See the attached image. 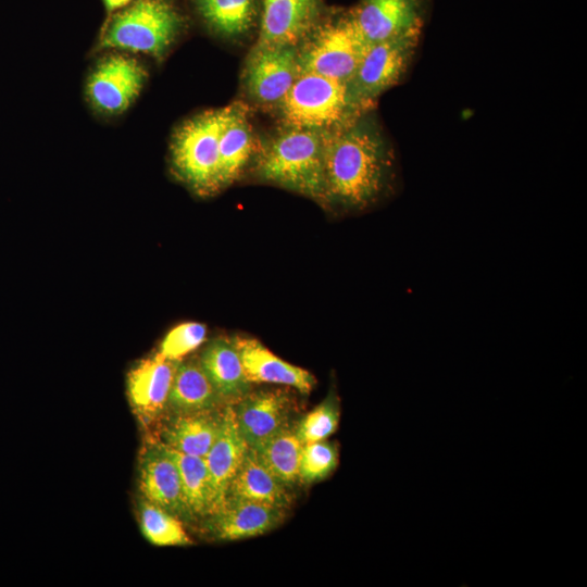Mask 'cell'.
<instances>
[{"mask_svg": "<svg viewBox=\"0 0 587 587\" xmlns=\"http://www.w3.org/2000/svg\"><path fill=\"white\" fill-rule=\"evenodd\" d=\"M325 204L364 211L392 190L395 154L373 109L328 132L324 149Z\"/></svg>", "mask_w": 587, "mask_h": 587, "instance_id": "6da1fadb", "label": "cell"}, {"mask_svg": "<svg viewBox=\"0 0 587 587\" xmlns=\"http://www.w3.org/2000/svg\"><path fill=\"white\" fill-rule=\"evenodd\" d=\"M328 132L287 126L255 160V174L265 182L325 204L324 149Z\"/></svg>", "mask_w": 587, "mask_h": 587, "instance_id": "7a4b0ae2", "label": "cell"}, {"mask_svg": "<svg viewBox=\"0 0 587 587\" xmlns=\"http://www.w3.org/2000/svg\"><path fill=\"white\" fill-rule=\"evenodd\" d=\"M224 108L203 111L183 122L171 141L174 172L200 196L222 189L218 175V138Z\"/></svg>", "mask_w": 587, "mask_h": 587, "instance_id": "3957f363", "label": "cell"}, {"mask_svg": "<svg viewBox=\"0 0 587 587\" xmlns=\"http://www.w3.org/2000/svg\"><path fill=\"white\" fill-rule=\"evenodd\" d=\"M183 18L170 0H135L110 17L100 49H122L161 58L178 35Z\"/></svg>", "mask_w": 587, "mask_h": 587, "instance_id": "277c9868", "label": "cell"}, {"mask_svg": "<svg viewBox=\"0 0 587 587\" xmlns=\"http://www.w3.org/2000/svg\"><path fill=\"white\" fill-rule=\"evenodd\" d=\"M287 126L335 130L361 113L347 84L313 73H301L279 103Z\"/></svg>", "mask_w": 587, "mask_h": 587, "instance_id": "5b68a950", "label": "cell"}, {"mask_svg": "<svg viewBox=\"0 0 587 587\" xmlns=\"http://www.w3.org/2000/svg\"><path fill=\"white\" fill-rule=\"evenodd\" d=\"M299 49V73H313L345 84L353 77L367 48L347 12L324 21Z\"/></svg>", "mask_w": 587, "mask_h": 587, "instance_id": "8992f818", "label": "cell"}, {"mask_svg": "<svg viewBox=\"0 0 587 587\" xmlns=\"http://www.w3.org/2000/svg\"><path fill=\"white\" fill-rule=\"evenodd\" d=\"M422 33L408 34L369 45L358 68L347 84L352 102L362 110L398 84L417 50Z\"/></svg>", "mask_w": 587, "mask_h": 587, "instance_id": "52a82bcc", "label": "cell"}, {"mask_svg": "<svg viewBox=\"0 0 587 587\" xmlns=\"http://www.w3.org/2000/svg\"><path fill=\"white\" fill-rule=\"evenodd\" d=\"M427 0H360L347 12L366 45L422 33Z\"/></svg>", "mask_w": 587, "mask_h": 587, "instance_id": "ba28073f", "label": "cell"}, {"mask_svg": "<svg viewBox=\"0 0 587 587\" xmlns=\"http://www.w3.org/2000/svg\"><path fill=\"white\" fill-rule=\"evenodd\" d=\"M299 48L255 45L243 70L248 95L264 104L280 103L299 76Z\"/></svg>", "mask_w": 587, "mask_h": 587, "instance_id": "9c48e42d", "label": "cell"}, {"mask_svg": "<svg viewBox=\"0 0 587 587\" xmlns=\"http://www.w3.org/2000/svg\"><path fill=\"white\" fill-rule=\"evenodd\" d=\"M147 78L145 67L134 58L111 54L95 66L86 92L93 108L107 114H120L140 93Z\"/></svg>", "mask_w": 587, "mask_h": 587, "instance_id": "30bf717a", "label": "cell"}, {"mask_svg": "<svg viewBox=\"0 0 587 587\" xmlns=\"http://www.w3.org/2000/svg\"><path fill=\"white\" fill-rule=\"evenodd\" d=\"M139 488L142 497L177 516L191 522L177 463L170 448L159 439L145 442L139 454Z\"/></svg>", "mask_w": 587, "mask_h": 587, "instance_id": "8fae6325", "label": "cell"}, {"mask_svg": "<svg viewBox=\"0 0 587 587\" xmlns=\"http://www.w3.org/2000/svg\"><path fill=\"white\" fill-rule=\"evenodd\" d=\"M179 361L166 359L157 352L139 361L128 372V401L142 425L153 424L165 414Z\"/></svg>", "mask_w": 587, "mask_h": 587, "instance_id": "7c38bea8", "label": "cell"}, {"mask_svg": "<svg viewBox=\"0 0 587 587\" xmlns=\"http://www.w3.org/2000/svg\"><path fill=\"white\" fill-rule=\"evenodd\" d=\"M230 405L239 433L250 448L292 423L294 400L282 389L250 390Z\"/></svg>", "mask_w": 587, "mask_h": 587, "instance_id": "4fadbf2b", "label": "cell"}, {"mask_svg": "<svg viewBox=\"0 0 587 587\" xmlns=\"http://www.w3.org/2000/svg\"><path fill=\"white\" fill-rule=\"evenodd\" d=\"M262 18L257 45L296 46L320 24L321 0H261Z\"/></svg>", "mask_w": 587, "mask_h": 587, "instance_id": "5bb4252c", "label": "cell"}, {"mask_svg": "<svg viewBox=\"0 0 587 587\" xmlns=\"http://www.w3.org/2000/svg\"><path fill=\"white\" fill-rule=\"evenodd\" d=\"M287 510L253 501L225 498L222 505L202 522L216 540H239L265 534L279 526Z\"/></svg>", "mask_w": 587, "mask_h": 587, "instance_id": "9a60e30c", "label": "cell"}, {"mask_svg": "<svg viewBox=\"0 0 587 587\" xmlns=\"http://www.w3.org/2000/svg\"><path fill=\"white\" fill-rule=\"evenodd\" d=\"M224 407L164 415L157 439L174 451L204 458L221 430Z\"/></svg>", "mask_w": 587, "mask_h": 587, "instance_id": "2e32d148", "label": "cell"}, {"mask_svg": "<svg viewBox=\"0 0 587 587\" xmlns=\"http://www.w3.org/2000/svg\"><path fill=\"white\" fill-rule=\"evenodd\" d=\"M234 339L246 376L251 383L285 385L304 395L312 391L316 382L310 372L282 360L257 339Z\"/></svg>", "mask_w": 587, "mask_h": 587, "instance_id": "e0dca14e", "label": "cell"}, {"mask_svg": "<svg viewBox=\"0 0 587 587\" xmlns=\"http://www.w3.org/2000/svg\"><path fill=\"white\" fill-rule=\"evenodd\" d=\"M252 150L248 107L241 102L225 107L218 138V175L222 188L239 177Z\"/></svg>", "mask_w": 587, "mask_h": 587, "instance_id": "ac0fdd59", "label": "cell"}, {"mask_svg": "<svg viewBox=\"0 0 587 587\" xmlns=\"http://www.w3.org/2000/svg\"><path fill=\"white\" fill-rule=\"evenodd\" d=\"M225 498L242 499L288 509L292 504L291 488L276 478L248 447L233 475Z\"/></svg>", "mask_w": 587, "mask_h": 587, "instance_id": "d6986e66", "label": "cell"}, {"mask_svg": "<svg viewBox=\"0 0 587 587\" xmlns=\"http://www.w3.org/2000/svg\"><path fill=\"white\" fill-rule=\"evenodd\" d=\"M209 380L226 403H233L251 390L234 338L212 339L198 357Z\"/></svg>", "mask_w": 587, "mask_h": 587, "instance_id": "ffe728a7", "label": "cell"}, {"mask_svg": "<svg viewBox=\"0 0 587 587\" xmlns=\"http://www.w3.org/2000/svg\"><path fill=\"white\" fill-rule=\"evenodd\" d=\"M225 404L227 403L202 370L198 357L182 359L175 372L164 415L214 410Z\"/></svg>", "mask_w": 587, "mask_h": 587, "instance_id": "44dd1931", "label": "cell"}, {"mask_svg": "<svg viewBox=\"0 0 587 587\" xmlns=\"http://www.w3.org/2000/svg\"><path fill=\"white\" fill-rule=\"evenodd\" d=\"M248 446L239 433L230 403L224 407L221 430L203 458L215 490L218 508L225 500L227 486L242 461ZM217 508V509H218Z\"/></svg>", "mask_w": 587, "mask_h": 587, "instance_id": "7402d4cb", "label": "cell"}, {"mask_svg": "<svg viewBox=\"0 0 587 587\" xmlns=\"http://www.w3.org/2000/svg\"><path fill=\"white\" fill-rule=\"evenodd\" d=\"M177 463L185 504L190 521L201 522L217 508V499L212 479L203 458L187 455L172 450Z\"/></svg>", "mask_w": 587, "mask_h": 587, "instance_id": "603a6c76", "label": "cell"}, {"mask_svg": "<svg viewBox=\"0 0 587 587\" xmlns=\"http://www.w3.org/2000/svg\"><path fill=\"white\" fill-rule=\"evenodd\" d=\"M302 444L291 423L274 436L251 448L262 464L283 484L294 488L299 483L298 467Z\"/></svg>", "mask_w": 587, "mask_h": 587, "instance_id": "cb8c5ba5", "label": "cell"}, {"mask_svg": "<svg viewBox=\"0 0 587 587\" xmlns=\"http://www.w3.org/2000/svg\"><path fill=\"white\" fill-rule=\"evenodd\" d=\"M197 7L212 29L228 37L245 34L255 16V0H197Z\"/></svg>", "mask_w": 587, "mask_h": 587, "instance_id": "d4e9b609", "label": "cell"}, {"mask_svg": "<svg viewBox=\"0 0 587 587\" xmlns=\"http://www.w3.org/2000/svg\"><path fill=\"white\" fill-rule=\"evenodd\" d=\"M138 515L141 532L151 544L161 547L192 544L177 516L143 497L138 503Z\"/></svg>", "mask_w": 587, "mask_h": 587, "instance_id": "484cf974", "label": "cell"}, {"mask_svg": "<svg viewBox=\"0 0 587 587\" xmlns=\"http://www.w3.org/2000/svg\"><path fill=\"white\" fill-rule=\"evenodd\" d=\"M340 405L334 394H329L319 405L295 423L296 435L301 444L325 440L339 424Z\"/></svg>", "mask_w": 587, "mask_h": 587, "instance_id": "4316f807", "label": "cell"}, {"mask_svg": "<svg viewBox=\"0 0 587 587\" xmlns=\"http://www.w3.org/2000/svg\"><path fill=\"white\" fill-rule=\"evenodd\" d=\"M338 459L336 442L320 440L303 444L298 467L299 483L312 484L325 479L336 470Z\"/></svg>", "mask_w": 587, "mask_h": 587, "instance_id": "83f0119b", "label": "cell"}, {"mask_svg": "<svg viewBox=\"0 0 587 587\" xmlns=\"http://www.w3.org/2000/svg\"><path fill=\"white\" fill-rule=\"evenodd\" d=\"M205 325L197 322L182 323L165 335L159 353L170 360H182L197 349L205 340Z\"/></svg>", "mask_w": 587, "mask_h": 587, "instance_id": "f1b7e54d", "label": "cell"}, {"mask_svg": "<svg viewBox=\"0 0 587 587\" xmlns=\"http://www.w3.org/2000/svg\"><path fill=\"white\" fill-rule=\"evenodd\" d=\"M105 11L111 15L114 11L127 5L132 0H102Z\"/></svg>", "mask_w": 587, "mask_h": 587, "instance_id": "f546056e", "label": "cell"}]
</instances>
